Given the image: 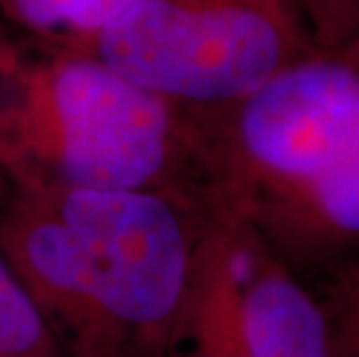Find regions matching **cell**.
<instances>
[{
    "instance_id": "cell-1",
    "label": "cell",
    "mask_w": 359,
    "mask_h": 357,
    "mask_svg": "<svg viewBox=\"0 0 359 357\" xmlns=\"http://www.w3.org/2000/svg\"><path fill=\"white\" fill-rule=\"evenodd\" d=\"M0 248L67 357H167L230 207L216 191L12 179Z\"/></svg>"
},
{
    "instance_id": "cell-2",
    "label": "cell",
    "mask_w": 359,
    "mask_h": 357,
    "mask_svg": "<svg viewBox=\"0 0 359 357\" xmlns=\"http://www.w3.org/2000/svg\"><path fill=\"white\" fill-rule=\"evenodd\" d=\"M200 116L220 197L294 274L359 253V47H316Z\"/></svg>"
},
{
    "instance_id": "cell-3",
    "label": "cell",
    "mask_w": 359,
    "mask_h": 357,
    "mask_svg": "<svg viewBox=\"0 0 359 357\" xmlns=\"http://www.w3.org/2000/svg\"><path fill=\"white\" fill-rule=\"evenodd\" d=\"M0 170L74 191H216L200 112L167 102L93 56L49 49L12 67Z\"/></svg>"
},
{
    "instance_id": "cell-4",
    "label": "cell",
    "mask_w": 359,
    "mask_h": 357,
    "mask_svg": "<svg viewBox=\"0 0 359 357\" xmlns=\"http://www.w3.org/2000/svg\"><path fill=\"white\" fill-rule=\"evenodd\" d=\"M313 49L292 0H128L95 33L60 47L190 112L232 107Z\"/></svg>"
},
{
    "instance_id": "cell-5",
    "label": "cell",
    "mask_w": 359,
    "mask_h": 357,
    "mask_svg": "<svg viewBox=\"0 0 359 357\" xmlns=\"http://www.w3.org/2000/svg\"><path fill=\"white\" fill-rule=\"evenodd\" d=\"M216 257L243 357H332L316 290L246 220L234 214L223 220Z\"/></svg>"
},
{
    "instance_id": "cell-6",
    "label": "cell",
    "mask_w": 359,
    "mask_h": 357,
    "mask_svg": "<svg viewBox=\"0 0 359 357\" xmlns=\"http://www.w3.org/2000/svg\"><path fill=\"white\" fill-rule=\"evenodd\" d=\"M128 0H0L12 21L49 42L67 47L95 33Z\"/></svg>"
},
{
    "instance_id": "cell-7",
    "label": "cell",
    "mask_w": 359,
    "mask_h": 357,
    "mask_svg": "<svg viewBox=\"0 0 359 357\" xmlns=\"http://www.w3.org/2000/svg\"><path fill=\"white\" fill-rule=\"evenodd\" d=\"M0 357H67L0 248Z\"/></svg>"
},
{
    "instance_id": "cell-8",
    "label": "cell",
    "mask_w": 359,
    "mask_h": 357,
    "mask_svg": "<svg viewBox=\"0 0 359 357\" xmlns=\"http://www.w3.org/2000/svg\"><path fill=\"white\" fill-rule=\"evenodd\" d=\"M306 283L323 304L332 357H359V253Z\"/></svg>"
},
{
    "instance_id": "cell-9",
    "label": "cell",
    "mask_w": 359,
    "mask_h": 357,
    "mask_svg": "<svg viewBox=\"0 0 359 357\" xmlns=\"http://www.w3.org/2000/svg\"><path fill=\"white\" fill-rule=\"evenodd\" d=\"M320 49L359 47V0H292Z\"/></svg>"
},
{
    "instance_id": "cell-10",
    "label": "cell",
    "mask_w": 359,
    "mask_h": 357,
    "mask_svg": "<svg viewBox=\"0 0 359 357\" xmlns=\"http://www.w3.org/2000/svg\"><path fill=\"white\" fill-rule=\"evenodd\" d=\"M167 357H243V353L230 344L183 334V337L177 339V344H174L172 353Z\"/></svg>"
}]
</instances>
